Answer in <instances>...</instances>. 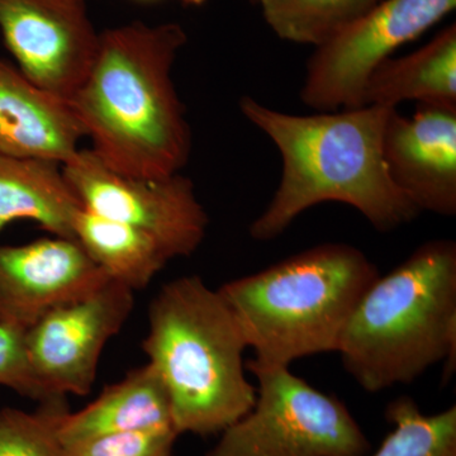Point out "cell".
<instances>
[{"instance_id": "1", "label": "cell", "mask_w": 456, "mask_h": 456, "mask_svg": "<svg viewBox=\"0 0 456 456\" xmlns=\"http://www.w3.org/2000/svg\"><path fill=\"white\" fill-rule=\"evenodd\" d=\"M187 41L178 23L132 22L101 32L89 74L68 103L90 151L110 169L163 178L188 164L191 126L171 77Z\"/></svg>"}, {"instance_id": "2", "label": "cell", "mask_w": 456, "mask_h": 456, "mask_svg": "<svg viewBox=\"0 0 456 456\" xmlns=\"http://www.w3.org/2000/svg\"><path fill=\"white\" fill-rule=\"evenodd\" d=\"M240 110L283 160L277 191L248 230L256 241L277 239L303 212L326 202L353 207L380 232L411 224L421 213L398 191L384 163V127L393 108L297 116L244 97Z\"/></svg>"}, {"instance_id": "3", "label": "cell", "mask_w": 456, "mask_h": 456, "mask_svg": "<svg viewBox=\"0 0 456 456\" xmlns=\"http://www.w3.org/2000/svg\"><path fill=\"white\" fill-rule=\"evenodd\" d=\"M336 353L367 392L417 378L440 362L445 377L456 359V242L419 245L360 299Z\"/></svg>"}, {"instance_id": "4", "label": "cell", "mask_w": 456, "mask_h": 456, "mask_svg": "<svg viewBox=\"0 0 456 456\" xmlns=\"http://www.w3.org/2000/svg\"><path fill=\"white\" fill-rule=\"evenodd\" d=\"M246 347L235 314L202 278L188 275L161 288L142 349L167 388L180 435L221 434L253 408Z\"/></svg>"}, {"instance_id": "5", "label": "cell", "mask_w": 456, "mask_h": 456, "mask_svg": "<svg viewBox=\"0 0 456 456\" xmlns=\"http://www.w3.org/2000/svg\"><path fill=\"white\" fill-rule=\"evenodd\" d=\"M355 246L326 242L222 285L255 360L289 367L338 351L351 314L379 277Z\"/></svg>"}, {"instance_id": "6", "label": "cell", "mask_w": 456, "mask_h": 456, "mask_svg": "<svg viewBox=\"0 0 456 456\" xmlns=\"http://www.w3.org/2000/svg\"><path fill=\"white\" fill-rule=\"evenodd\" d=\"M256 401L207 456H367L370 450L347 407L289 367L248 360Z\"/></svg>"}, {"instance_id": "7", "label": "cell", "mask_w": 456, "mask_h": 456, "mask_svg": "<svg viewBox=\"0 0 456 456\" xmlns=\"http://www.w3.org/2000/svg\"><path fill=\"white\" fill-rule=\"evenodd\" d=\"M456 0H380L308 61L301 99L317 112L364 106L370 75L399 47L452 13Z\"/></svg>"}, {"instance_id": "8", "label": "cell", "mask_w": 456, "mask_h": 456, "mask_svg": "<svg viewBox=\"0 0 456 456\" xmlns=\"http://www.w3.org/2000/svg\"><path fill=\"white\" fill-rule=\"evenodd\" d=\"M83 208L139 228L171 257H187L202 245L209 218L191 179L182 174L163 178L126 175L80 149L62 167Z\"/></svg>"}, {"instance_id": "9", "label": "cell", "mask_w": 456, "mask_h": 456, "mask_svg": "<svg viewBox=\"0 0 456 456\" xmlns=\"http://www.w3.org/2000/svg\"><path fill=\"white\" fill-rule=\"evenodd\" d=\"M134 307V290L110 281L26 330L27 359L47 402L70 395L83 397L92 391L102 353Z\"/></svg>"}, {"instance_id": "10", "label": "cell", "mask_w": 456, "mask_h": 456, "mask_svg": "<svg viewBox=\"0 0 456 456\" xmlns=\"http://www.w3.org/2000/svg\"><path fill=\"white\" fill-rule=\"evenodd\" d=\"M0 33L20 73L65 102L86 80L101 42L88 0H0Z\"/></svg>"}, {"instance_id": "11", "label": "cell", "mask_w": 456, "mask_h": 456, "mask_svg": "<svg viewBox=\"0 0 456 456\" xmlns=\"http://www.w3.org/2000/svg\"><path fill=\"white\" fill-rule=\"evenodd\" d=\"M110 281L74 237L0 245V325L26 331Z\"/></svg>"}, {"instance_id": "12", "label": "cell", "mask_w": 456, "mask_h": 456, "mask_svg": "<svg viewBox=\"0 0 456 456\" xmlns=\"http://www.w3.org/2000/svg\"><path fill=\"white\" fill-rule=\"evenodd\" d=\"M383 158L398 191L419 212L456 215V110L421 106L412 117L392 110Z\"/></svg>"}, {"instance_id": "13", "label": "cell", "mask_w": 456, "mask_h": 456, "mask_svg": "<svg viewBox=\"0 0 456 456\" xmlns=\"http://www.w3.org/2000/svg\"><path fill=\"white\" fill-rule=\"evenodd\" d=\"M82 126L68 102L0 59V152L60 165L79 154Z\"/></svg>"}, {"instance_id": "14", "label": "cell", "mask_w": 456, "mask_h": 456, "mask_svg": "<svg viewBox=\"0 0 456 456\" xmlns=\"http://www.w3.org/2000/svg\"><path fill=\"white\" fill-rule=\"evenodd\" d=\"M165 428H175L169 395L147 362L108 386L88 406L77 412L66 411L60 419L59 436L69 446L102 435Z\"/></svg>"}, {"instance_id": "15", "label": "cell", "mask_w": 456, "mask_h": 456, "mask_svg": "<svg viewBox=\"0 0 456 456\" xmlns=\"http://www.w3.org/2000/svg\"><path fill=\"white\" fill-rule=\"evenodd\" d=\"M406 102L456 110L455 23L415 53L389 57L369 77L364 106L398 110Z\"/></svg>"}, {"instance_id": "16", "label": "cell", "mask_w": 456, "mask_h": 456, "mask_svg": "<svg viewBox=\"0 0 456 456\" xmlns=\"http://www.w3.org/2000/svg\"><path fill=\"white\" fill-rule=\"evenodd\" d=\"M82 208L62 165L0 152V233L13 222L29 220L53 236L74 237V218Z\"/></svg>"}, {"instance_id": "17", "label": "cell", "mask_w": 456, "mask_h": 456, "mask_svg": "<svg viewBox=\"0 0 456 456\" xmlns=\"http://www.w3.org/2000/svg\"><path fill=\"white\" fill-rule=\"evenodd\" d=\"M73 235L110 281L143 289L171 260L163 246L139 228L79 209Z\"/></svg>"}, {"instance_id": "18", "label": "cell", "mask_w": 456, "mask_h": 456, "mask_svg": "<svg viewBox=\"0 0 456 456\" xmlns=\"http://www.w3.org/2000/svg\"><path fill=\"white\" fill-rule=\"evenodd\" d=\"M281 40L322 46L380 0H254Z\"/></svg>"}, {"instance_id": "19", "label": "cell", "mask_w": 456, "mask_h": 456, "mask_svg": "<svg viewBox=\"0 0 456 456\" xmlns=\"http://www.w3.org/2000/svg\"><path fill=\"white\" fill-rule=\"evenodd\" d=\"M393 430L371 456H456V407L425 415L410 397L387 408Z\"/></svg>"}, {"instance_id": "20", "label": "cell", "mask_w": 456, "mask_h": 456, "mask_svg": "<svg viewBox=\"0 0 456 456\" xmlns=\"http://www.w3.org/2000/svg\"><path fill=\"white\" fill-rule=\"evenodd\" d=\"M68 398L40 403L35 412L0 408V456H73L59 436Z\"/></svg>"}, {"instance_id": "21", "label": "cell", "mask_w": 456, "mask_h": 456, "mask_svg": "<svg viewBox=\"0 0 456 456\" xmlns=\"http://www.w3.org/2000/svg\"><path fill=\"white\" fill-rule=\"evenodd\" d=\"M180 436L174 428L102 435L69 445L73 456H170Z\"/></svg>"}, {"instance_id": "22", "label": "cell", "mask_w": 456, "mask_h": 456, "mask_svg": "<svg viewBox=\"0 0 456 456\" xmlns=\"http://www.w3.org/2000/svg\"><path fill=\"white\" fill-rule=\"evenodd\" d=\"M0 387L12 389L20 397L47 402L46 395L36 382L25 344V330L0 325Z\"/></svg>"}, {"instance_id": "23", "label": "cell", "mask_w": 456, "mask_h": 456, "mask_svg": "<svg viewBox=\"0 0 456 456\" xmlns=\"http://www.w3.org/2000/svg\"><path fill=\"white\" fill-rule=\"evenodd\" d=\"M184 2L189 3V4L200 5L206 2V0H184Z\"/></svg>"}, {"instance_id": "24", "label": "cell", "mask_w": 456, "mask_h": 456, "mask_svg": "<svg viewBox=\"0 0 456 456\" xmlns=\"http://www.w3.org/2000/svg\"><path fill=\"white\" fill-rule=\"evenodd\" d=\"M143 2H147V0H143Z\"/></svg>"}]
</instances>
